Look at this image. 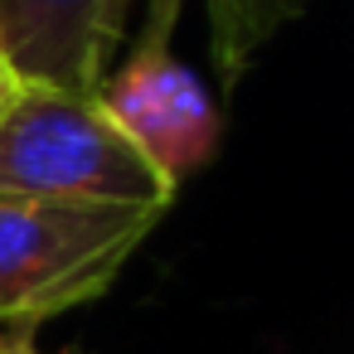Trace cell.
Segmentation results:
<instances>
[{"instance_id": "cell-1", "label": "cell", "mask_w": 354, "mask_h": 354, "mask_svg": "<svg viewBox=\"0 0 354 354\" xmlns=\"http://www.w3.org/2000/svg\"><path fill=\"white\" fill-rule=\"evenodd\" d=\"M160 218L146 204L0 194V330H39L97 301Z\"/></svg>"}, {"instance_id": "cell-2", "label": "cell", "mask_w": 354, "mask_h": 354, "mask_svg": "<svg viewBox=\"0 0 354 354\" xmlns=\"http://www.w3.org/2000/svg\"><path fill=\"white\" fill-rule=\"evenodd\" d=\"M0 194L78 199V204H146L170 209L151 160L117 131L97 93H64L25 83L15 107L0 117Z\"/></svg>"}, {"instance_id": "cell-3", "label": "cell", "mask_w": 354, "mask_h": 354, "mask_svg": "<svg viewBox=\"0 0 354 354\" xmlns=\"http://www.w3.org/2000/svg\"><path fill=\"white\" fill-rule=\"evenodd\" d=\"M180 6L185 0H151V15L131 44V54L117 68H107V78L97 88V102L117 122V131L175 189L214 160L218 131H223V117H218L209 88L170 49Z\"/></svg>"}, {"instance_id": "cell-4", "label": "cell", "mask_w": 354, "mask_h": 354, "mask_svg": "<svg viewBox=\"0 0 354 354\" xmlns=\"http://www.w3.org/2000/svg\"><path fill=\"white\" fill-rule=\"evenodd\" d=\"M131 0H0V59L25 83L97 93Z\"/></svg>"}, {"instance_id": "cell-5", "label": "cell", "mask_w": 354, "mask_h": 354, "mask_svg": "<svg viewBox=\"0 0 354 354\" xmlns=\"http://www.w3.org/2000/svg\"><path fill=\"white\" fill-rule=\"evenodd\" d=\"M306 6L310 0H204L218 73L233 83L286 25H296L306 15Z\"/></svg>"}, {"instance_id": "cell-6", "label": "cell", "mask_w": 354, "mask_h": 354, "mask_svg": "<svg viewBox=\"0 0 354 354\" xmlns=\"http://www.w3.org/2000/svg\"><path fill=\"white\" fill-rule=\"evenodd\" d=\"M20 93H25V78L10 68V59H0V117L15 107V97H20Z\"/></svg>"}, {"instance_id": "cell-7", "label": "cell", "mask_w": 354, "mask_h": 354, "mask_svg": "<svg viewBox=\"0 0 354 354\" xmlns=\"http://www.w3.org/2000/svg\"><path fill=\"white\" fill-rule=\"evenodd\" d=\"M0 354H44L35 344V330H0Z\"/></svg>"}]
</instances>
